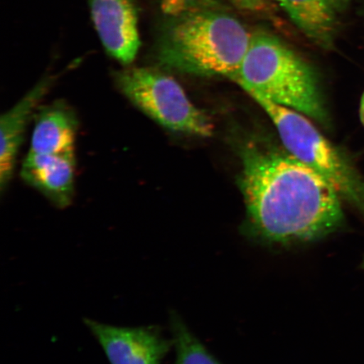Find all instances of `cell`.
Returning <instances> with one entry per match:
<instances>
[{
    "label": "cell",
    "instance_id": "6da1fadb",
    "mask_svg": "<svg viewBox=\"0 0 364 364\" xmlns=\"http://www.w3.org/2000/svg\"><path fill=\"white\" fill-rule=\"evenodd\" d=\"M240 188L245 232L273 247L316 242L344 224L339 194L318 172L286 149L250 142L241 149Z\"/></svg>",
    "mask_w": 364,
    "mask_h": 364
},
{
    "label": "cell",
    "instance_id": "7a4b0ae2",
    "mask_svg": "<svg viewBox=\"0 0 364 364\" xmlns=\"http://www.w3.org/2000/svg\"><path fill=\"white\" fill-rule=\"evenodd\" d=\"M154 54L167 70L231 79L252 33L215 0H165Z\"/></svg>",
    "mask_w": 364,
    "mask_h": 364
},
{
    "label": "cell",
    "instance_id": "3957f363",
    "mask_svg": "<svg viewBox=\"0 0 364 364\" xmlns=\"http://www.w3.org/2000/svg\"><path fill=\"white\" fill-rule=\"evenodd\" d=\"M230 80L250 97L266 99L321 124L327 120L315 71L269 31H252L247 54Z\"/></svg>",
    "mask_w": 364,
    "mask_h": 364
},
{
    "label": "cell",
    "instance_id": "277c9868",
    "mask_svg": "<svg viewBox=\"0 0 364 364\" xmlns=\"http://www.w3.org/2000/svg\"><path fill=\"white\" fill-rule=\"evenodd\" d=\"M270 117L287 151L330 182L341 200L364 217V178L350 159L306 116L261 97H252Z\"/></svg>",
    "mask_w": 364,
    "mask_h": 364
},
{
    "label": "cell",
    "instance_id": "5b68a950",
    "mask_svg": "<svg viewBox=\"0 0 364 364\" xmlns=\"http://www.w3.org/2000/svg\"><path fill=\"white\" fill-rule=\"evenodd\" d=\"M117 87L136 108L168 130L208 138L213 122L190 101L178 82L149 68L116 73Z\"/></svg>",
    "mask_w": 364,
    "mask_h": 364
},
{
    "label": "cell",
    "instance_id": "8992f818",
    "mask_svg": "<svg viewBox=\"0 0 364 364\" xmlns=\"http://www.w3.org/2000/svg\"><path fill=\"white\" fill-rule=\"evenodd\" d=\"M111 364H161L173 347L157 326L119 327L85 318Z\"/></svg>",
    "mask_w": 364,
    "mask_h": 364
},
{
    "label": "cell",
    "instance_id": "52a82bcc",
    "mask_svg": "<svg viewBox=\"0 0 364 364\" xmlns=\"http://www.w3.org/2000/svg\"><path fill=\"white\" fill-rule=\"evenodd\" d=\"M95 29L109 55L130 65L138 55V16L132 0H89Z\"/></svg>",
    "mask_w": 364,
    "mask_h": 364
},
{
    "label": "cell",
    "instance_id": "ba28073f",
    "mask_svg": "<svg viewBox=\"0 0 364 364\" xmlns=\"http://www.w3.org/2000/svg\"><path fill=\"white\" fill-rule=\"evenodd\" d=\"M21 175L54 206L65 208L75 195V154L29 152L22 164Z\"/></svg>",
    "mask_w": 364,
    "mask_h": 364
},
{
    "label": "cell",
    "instance_id": "9c48e42d",
    "mask_svg": "<svg viewBox=\"0 0 364 364\" xmlns=\"http://www.w3.org/2000/svg\"><path fill=\"white\" fill-rule=\"evenodd\" d=\"M53 78L46 77L31 88L0 119V188L6 189L15 170L27 124L52 87Z\"/></svg>",
    "mask_w": 364,
    "mask_h": 364
},
{
    "label": "cell",
    "instance_id": "30bf717a",
    "mask_svg": "<svg viewBox=\"0 0 364 364\" xmlns=\"http://www.w3.org/2000/svg\"><path fill=\"white\" fill-rule=\"evenodd\" d=\"M78 120L75 112L63 102L40 107L36 112L30 153L75 154Z\"/></svg>",
    "mask_w": 364,
    "mask_h": 364
},
{
    "label": "cell",
    "instance_id": "8fae6325",
    "mask_svg": "<svg viewBox=\"0 0 364 364\" xmlns=\"http://www.w3.org/2000/svg\"><path fill=\"white\" fill-rule=\"evenodd\" d=\"M295 26L314 43L331 48L336 30L332 0H277Z\"/></svg>",
    "mask_w": 364,
    "mask_h": 364
},
{
    "label": "cell",
    "instance_id": "7c38bea8",
    "mask_svg": "<svg viewBox=\"0 0 364 364\" xmlns=\"http://www.w3.org/2000/svg\"><path fill=\"white\" fill-rule=\"evenodd\" d=\"M170 327L176 351L175 364H222L176 311L170 313Z\"/></svg>",
    "mask_w": 364,
    "mask_h": 364
},
{
    "label": "cell",
    "instance_id": "4fadbf2b",
    "mask_svg": "<svg viewBox=\"0 0 364 364\" xmlns=\"http://www.w3.org/2000/svg\"><path fill=\"white\" fill-rule=\"evenodd\" d=\"M226 1L241 11L262 12L271 7L273 0H226Z\"/></svg>",
    "mask_w": 364,
    "mask_h": 364
},
{
    "label": "cell",
    "instance_id": "5bb4252c",
    "mask_svg": "<svg viewBox=\"0 0 364 364\" xmlns=\"http://www.w3.org/2000/svg\"><path fill=\"white\" fill-rule=\"evenodd\" d=\"M350 1H351V0H332L336 10L338 13L344 11L348 7Z\"/></svg>",
    "mask_w": 364,
    "mask_h": 364
},
{
    "label": "cell",
    "instance_id": "9a60e30c",
    "mask_svg": "<svg viewBox=\"0 0 364 364\" xmlns=\"http://www.w3.org/2000/svg\"><path fill=\"white\" fill-rule=\"evenodd\" d=\"M360 118H361L363 124L364 125V94L363 95V97L361 100V104H360Z\"/></svg>",
    "mask_w": 364,
    "mask_h": 364
},
{
    "label": "cell",
    "instance_id": "2e32d148",
    "mask_svg": "<svg viewBox=\"0 0 364 364\" xmlns=\"http://www.w3.org/2000/svg\"><path fill=\"white\" fill-rule=\"evenodd\" d=\"M362 268H363V269H364V257H363V260L362 262Z\"/></svg>",
    "mask_w": 364,
    "mask_h": 364
}]
</instances>
